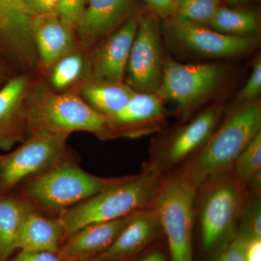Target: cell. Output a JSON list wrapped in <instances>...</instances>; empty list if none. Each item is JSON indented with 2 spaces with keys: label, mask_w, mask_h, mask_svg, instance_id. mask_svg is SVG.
<instances>
[{
  "label": "cell",
  "mask_w": 261,
  "mask_h": 261,
  "mask_svg": "<svg viewBox=\"0 0 261 261\" xmlns=\"http://www.w3.org/2000/svg\"><path fill=\"white\" fill-rule=\"evenodd\" d=\"M260 132V101L236 105L187 161L182 174L197 190L213 178L231 173L242 151Z\"/></svg>",
  "instance_id": "obj_1"
},
{
  "label": "cell",
  "mask_w": 261,
  "mask_h": 261,
  "mask_svg": "<svg viewBox=\"0 0 261 261\" xmlns=\"http://www.w3.org/2000/svg\"><path fill=\"white\" fill-rule=\"evenodd\" d=\"M163 174L149 164L140 174L118 178L87 200L62 211L58 219L65 238L88 225L121 219L152 205Z\"/></svg>",
  "instance_id": "obj_2"
},
{
  "label": "cell",
  "mask_w": 261,
  "mask_h": 261,
  "mask_svg": "<svg viewBox=\"0 0 261 261\" xmlns=\"http://www.w3.org/2000/svg\"><path fill=\"white\" fill-rule=\"evenodd\" d=\"M25 106L28 135L86 132L102 140L112 139L108 117L90 107L79 94L60 93L37 84L29 89Z\"/></svg>",
  "instance_id": "obj_3"
},
{
  "label": "cell",
  "mask_w": 261,
  "mask_h": 261,
  "mask_svg": "<svg viewBox=\"0 0 261 261\" xmlns=\"http://www.w3.org/2000/svg\"><path fill=\"white\" fill-rule=\"evenodd\" d=\"M118 179L94 176L63 159L31 178L25 191L31 200L42 208L61 213L87 200Z\"/></svg>",
  "instance_id": "obj_4"
},
{
  "label": "cell",
  "mask_w": 261,
  "mask_h": 261,
  "mask_svg": "<svg viewBox=\"0 0 261 261\" xmlns=\"http://www.w3.org/2000/svg\"><path fill=\"white\" fill-rule=\"evenodd\" d=\"M197 190L182 173L163 178L152 205L167 238L171 261H194V203Z\"/></svg>",
  "instance_id": "obj_5"
},
{
  "label": "cell",
  "mask_w": 261,
  "mask_h": 261,
  "mask_svg": "<svg viewBox=\"0 0 261 261\" xmlns=\"http://www.w3.org/2000/svg\"><path fill=\"white\" fill-rule=\"evenodd\" d=\"M202 187L205 193L200 214L201 238L203 248L211 251L226 246L236 235L246 188L231 173L213 178Z\"/></svg>",
  "instance_id": "obj_6"
},
{
  "label": "cell",
  "mask_w": 261,
  "mask_h": 261,
  "mask_svg": "<svg viewBox=\"0 0 261 261\" xmlns=\"http://www.w3.org/2000/svg\"><path fill=\"white\" fill-rule=\"evenodd\" d=\"M224 75V67L216 63H178L165 59L162 80L156 94L177 104L187 116L207 100Z\"/></svg>",
  "instance_id": "obj_7"
},
{
  "label": "cell",
  "mask_w": 261,
  "mask_h": 261,
  "mask_svg": "<svg viewBox=\"0 0 261 261\" xmlns=\"http://www.w3.org/2000/svg\"><path fill=\"white\" fill-rule=\"evenodd\" d=\"M161 34V18L150 10L142 12L125 75L134 92L156 93L159 88L166 59Z\"/></svg>",
  "instance_id": "obj_8"
},
{
  "label": "cell",
  "mask_w": 261,
  "mask_h": 261,
  "mask_svg": "<svg viewBox=\"0 0 261 261\" xmlns=\"http://www.w3.org/2000/svg\"><path fill=\"white\" fill-rule=\"evenodd\" d=\"M69 135L33 133L0 156V190L6 192L65 159Z\"/></svg>",
  "instance_id": "obj_9"
},
{
  "label": "cell",
  "mask_w": 261,
  "mask_h": 261,
  "mask_svg": "<svg viewBox=\"0 0 261 261\" xmlns=\"http://www.w3.org/2000/svg\"><path fill=\"white\" fill-rule=\"evenodd\" d=\"M166 37L180 49L206 58L243 56L258 46V36L235 37L211 29L184 23L171 18L164 20Z\"/></svg>",
  "instance_id": "obj_10"
},
{
  "label": "cell",
  "mask_w": 261,
  "mask_h": 261,
  "mask_svg": "<svg viewBox=\"0 0 261 261\" xmlns=\"http://www.w3.org/2000/svg\"><path fill=\"white\" fill-rule=\"evenodd\" d=\"M224 111L223 104L213 105L179 127L163 142L150 164L163 173L188 161L210 138L222 120Z\"/></svg>",
  "instance_id": "obj_11"
},
{
  "label": "cell",
  "mask_w": 261,
  "mask_h": 261,
  "mask_svg": "<svg viewBox=\"0 0 261 261\" xmlns=\"http://www.w3.org/2000/svg\"><path fill=\"white\" fill-rule=\"evenodd\" d=\"M146 10L143 0H88L75 32L90 47Z\"/></svg>",
  "instance_id": "obj_12"
},
{
  "label": "cell",
  "mask_w": 261,
  "mask_h": 261,
  "mask_svg": "<svg viewBox=\"0 0 261 261\" xmlns=\"http://www.w3.org/2000/svg\"><path fill=\"white\" fill-rule=\"evenodd\" d=\"M139 16L130 19L99 42L91 60L90 80L123 82L130 48L138 28Z\"/></svg>",
  "instance_id": "obj_13"
},
{
  "label": "cell",
  "mask_w": 261,
  "mask_h": 261,
  "mask_svg": "<svg viewBox=\"0 0 261 261\" xmlns=\"http://www.w3.org/2000/svg\"><path fill=\"white\" fill-rule=\"evenodd\" d=\"M108 118L112 139L152 133L165 119L163 100L156 93L135 92L120 112Z\"/></svg>",
  "instance_id": "obj_14"
},
{
  "label": "cell",
  "mask_w": 261,
  "mask_h": 261,
  "mask_svg": "<svg viewBox=\"0 0 261 261\" xmlns=\"http://www.w3.org/2000/svg\"><path fill=\"white\" fill-rule=\"evenodd\" d=\"M29 87L27 77L21 75L0 89V149L8 150L28 136L25 102Z\"/></svg>",
  "instance_id": "obj_15"
},
{
  "label": "cell",
  "mask_w": 261,
  "mask_h": 261,
  "mask_svg": "<svg viewBox=\"0 0 261 261\" xmlns=\"http://www.w3.org/2000/svg\"><path fill=\"white\" fill-rule=\"evenodd\" d=\"M163 233L159 215L153 205L135 212L107 250L104 258L122 261L137 255Z\"/></svg>",
  "instance_id": "obj_16"
},
{
  "label": "cell",
  "mask_w": 261,
  "mask_h": 261,
  "mask_svg": "<svg viewBox=\"0 0 261 261\" xmlns=\"http://www.w3.org/2000/svg\"><path fill=\"white\" fill-rule=\"evenodd\" d=\"M132 214L114 221L88 225L77 230L67 237L60 247L58 255L63 261H80L102 254L112 245Z\"/></svg>",
  "instance_id": "obj_17"
},
{
  "label": "cell",
  "mask_w": 261,
  "mask_h": 261,
  "mask_svg": "<svg viewBox=\"0 0 261 261\" xmlns=\"http://www.w3.org/2000/svg\"><path fill=\"white\" fill-rule=\"evenodd\" d=\"M32 32L38 59L44 69L51 70L57 62L71 51L75 32L57 14L34 16Z\"/></svg>",
  "instance_id": "obj_18"
},
{
  "label": "cell",
  "mask_w": 261,
  "mask_h": 261,
  "mask_svg": "<svg viewBox=\"0 0 261 261\" xmlns=\"http://www.w3.org/2000/svg\"><path fill=\"white\" fill-rule=\"evenodd\" d=\"M64 238V231L58 219H48L33 208L27 213L20 225L18 249L58 253Z\"/></svg>",
  "instance_id": "obj_19"
},
{
  "label": "cell",
  "mask_w": 261,
  "mask_h": 261,
  "mask_svg": "<svg viewBox=\"0 0 261 261\" xmlns=\"http://www.w3.org/2000/svg\"><path fill=\"white\" fill-rule=\"evenodd\" d=\"M80 92V97L90 107L107 117L120 112L135 92L124 82L92 80L84 82Z\"/></svg>",
  "instance_id": "obj_20"
},
{
  "label": "cell",
  "mask_w": 261,
  "mask_h": 261,
  "mask_svg": "<svg viewBox=\"0 0 261 261\" xmlns=\"http://www.w3.org/2000/svg\"><path fill=\"white\" fill-rule=\"evenodd\" d=\"M34 207L22 199L0 197V260L4 261L18 249L20 225Z\"/></svg>",
  "instance_id": "obj_21"
},
{
  "label": "cell",
  "mask_w": 261,
  "mask_h": 261,
  "mask_svg": "<svg viewBox=\"0 0 261 261\" xmlns=\"http://www.w3.org/2000/svg\"><path fill=\"white\" fill-rule=\"evenodd\" d=\"M209 27L216 32L235 37L258 36L260 15L257 10L222 5Z\"/></svg>",
  "instance_id": "obj_22"
},
{
  "label": "cell",
  "mask_w": 261,
  "mask_h": 261,
  "mask_svg": "<svg viewBox=\"0 0 261 261\" xmlns=\"http://www.w3.org/2000/svg\"><path fill=\"white\" fill-rule=\"evenodd\" d=\"M222 0H178L172 18L184 23L209 27Z\"/></svg>",
  "instance_id": "obj_23"
},
{
  "label": "cell",
  "mask_w": 261,
  "mask_h": 261,
  "mask_svg": "<svg viewBox=\"0 0 261 261\" xmlns=\"http://www.w3.org/2000/svg\"><path fill=\"white\" fill-rule=\"evenodd\" d=\"M261 171V132L242 151L235 161L231 175L246 188L252 177Z\"/></svg>",
  "instance_id": "obj_24"
},
{
  "label": "cell",
  "mask_w": 261,
  "mask_h": 261,
  "mask_svg": "<svg viewBox=\"0 0 261 261\" xmlns=\"http://www.w3.org/2000/svg\"><path fill=\"white\" fill-rule=\"evenodd\" d=\"M84 68V60L79 53L70 51L51 68V85L57 90H63L80 78Z\"/></svg>",
  "instance_id": "obj_25"
},
{
  "label": "cell",
  "mask_w": 261,
  "mask_h": 261,
  "mask_svg": "<svg viewBox=\"0 0 261 261\" xmlns=\"http://www.w3.org/2000/svg\"><path fill=\"white\" fill-rule=\"evenodd\" d=\"M239 222L240 227L238 232L247 237L261 238L260 197H255L247 204L245 200Z\"/></svg>",
  "instance_id": "obj_26"
},
{
  "label": "cell",
  "mask_w": 261,
  "mask_h": 261,
  "mask_svg": "<svg viewBox=\"0 0 261 261\" xmlns=\"http://www.w3.org/2000/svg\"><path fill=\"white\" fill-rule=\"evenodd\" d=\"M252 72L237 96V105L257 100L261 92V59L257 58L252 64Z\"/></svg>",
  "instance_id": "obj_27"
},
{
  "label": "cell",
  "mask_w": 261,
  "mask_h": 261,
  "mask_svg": "<svg viewBox=\"0 0 261 261\" xmlns=\"http://www.w3.org/2000/svg\"><path fill=\"white\" fill-rule=\"evenodd\" d=\"M87 1L88 0H59L57 15L65 25L75 32Z\"/></svg>",
  "instance_id": "obj_28"
},
{
  "label": "cell",
  "mask_w": 261,
  "mask_h": 261,
  "mask_svg": "<svg viewBox=\"0 0 261 261\" xmlns=\"http://www.w3.org/2000/svg\"><path fill=\"white\" fill-rule=\"evenodd\" d=\"M32 16L57 14L59 0H20Z\"/></svg>",
  "instance_id": "obj_29"
},
{
  "label": "cell",
  "mask_w": 261,
  "mask_h": 261,
  "mask_svg": "<svg viewBox=\"0 0 261 261\" xmlns=\"http://www.w3.org/2000/svg\"><path fill=\"white\" fill-rule=\"evenodd\" d=\"M147 9L157 15L163 20L171 18L175 13L176 3L175 0H143Z\"/></svg>",
  "instance_id": "obj_30"
},
{
  "label": "cell",
  "mask_w": 261,
  "mask_h": 261,
  "mask_svg": "<svg viewBox=\"0 0 261 261\" xmlns=\"http://www.w3.org/2000/svg\"><path fill=\"white\" fill-rule=\"evenodd\" d=\"M245 236L238 232L224 248L225 261H245L244 245Z\"/></svg>",
  "instance_id": "obj_31"
},
{
  "label": "cell",
  "mask_w": 261,
  "mask_h": 261,
  "mask_svg": "<svg viewBox=\"0 0 261 261\" xmlns=\"http://www.w3.org/2000/svg\"><path fill=\"white\" fill-rule=\"evenodd\" d=\"M244 256L245 261H261V238L245 236Z\"/></svg>",
  "instance_id": "obj_32"
},
{
  "label": "cell",
  "mask_w": 261,
  "mask_h": 261,
  "mask_svg": "<svg viewBox=\"0 0 261 261\" xmlns=\"http://www.w3.org/2000/svg\"><path fill=\"white\" fill-rule=\"evenodd\" d=\"M12 261H63L58 253L20 250Z\"/></svg>",
  "instance_id": "obj_33"
},
{
  "label": "cell",
  "mask_w": 261,
  "mask_h": 261,
  "mask_svg": "<svg viewBox=\"0 0 261 261\" xmlns=\"http://www.w3.org/2000/svg\"><path fill=\"white\" fill-rule=\"evenodd\" d=\"M139 261H167L164 254L160 250L149 252Z\"/></svg>",
  "instance_id": "obj_34"
},
{
  "label": "cell",
  "mask_w": 261,
  "mask_h": 261,
  "mask_svg": "<svg viewBox=\"0 0 261 261\" xmlns=\"http://www.w3.org/2000/svg\"><path fill=\"white\" fill-rule=\"evenodd\" d=\"M231 7L240 6L241 5L252 1V0H222Z\"/></svg>",
  "instance_id": "obj_35"
},
{
  "label": "cell",
  "mask_w": 261,
  "mask_h": 261,
  "mask_svg": "<svg viewBox=\"0 0 261 261\" xmlns=\"http://www.w3.org/2000/svg\"><path fill=\"white\" fill-rule=\"evenodd\" d=\"M226 247V246H225ZM224 247H223L222 249L219 250V252L216 254V256L214 257V260L213 261H225L224 257Z\"/></svg>",
  "instance_id": "obj_36"
},
{
  "label": "cell",
  "mask_w": 261,
  "mask_h": 261,
  "mask_svg": "<svg viewBox=\"0 0 261 261\" xmlns=\"http://www.w3.org/2000/svg\"><path fill=\"white\" fill-rule=\"evenodd\" d=\"M80 261H115L110 260V259L104 258V257H99V258H93V257H89V258L84 259V260Z\"/></svg>",
  "instance_id": "obj_37"
},
{
  "label": "cell",
  "mask_w": 261,
  "mask_h": 261,
  "mask_svg": "<svg viewBox=\"0 0 261 261\" xmlns=\"http://www.w3.org/2000/svg\"><path fill=\"white\" fill-rule=\"evenodd\" d=\"M175 1H176V3H177V2L178 1V0H175Z\"/></svg>",
  "instance_id": "obj_38"
},
{
  "label": "cell",
  "mask_w": 261,
  "mask_h": 261,
  "mask_svg": "<svg viewBox=\"0 0 261 261\" xmlns=\"http://www.w3.org/2000/svg\"><path fill=\"white\" fill-rule=\"evenodd\" d=\"M0 261H1V260H0Z\"/></svg>",
  "instance_id": "obj_39"
}]
</instances>
